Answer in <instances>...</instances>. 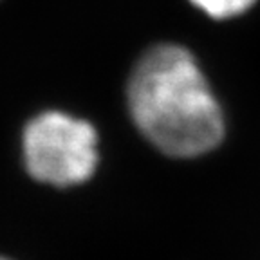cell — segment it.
<instances>
[{
    "mask_svg": "<svg viewBox=\"0 0 260 260\" xmlns=\"http://www.w3.org/2000/svg\"><path fill=\"white\" fill-rule=\"evenodd\" d=\"M128 107L141 134L167 155L206 154L224 136L219 103L195 58L179 45H157L138 61Z\"/></svg>",
    "mask_w": 260,
    "mask_h": 260,
    "instance_id": "1",
    "label": "cell"
},
{
    "mask_svg": "<svg viewBox=\"0 0 260 260\" xmlns=\"http://www.w3.org/2000/svg\"><path fill=\"white\" fill-rule=\"evenodd\" d=\"M27 172L42 183H85L98 165V136L90 123L63 112H44L24 130Z\"/></svg>",
    "mask_w": 260,
    "mask_h": 260,
    "instance_id": "2",
    "label": "cell"
},
{
    "mask_svg": "<svg viewBox=\"0 0 260 260\" xmlns=\"http://www.w3.org/2000/svg\"><path fill=\"white\" fill-rule=\"evenodd\" d=\"M190 2L213 18H232L248 11L255 4V0H190Z\"/></svg>",
    "mask_w": 260,
    "mask_h": 260,
    "instance_id": "3",
    "label": "cell"
},
{
    "mask_svg": "<svg viewBox=\"0 0 260 260\" xmlns=\"http://www.w3.org/2000/svg\"><path fill=\"white\" fill-rule=\"evenodd\" d=\"M0 260H8V258H0Z\"/></svg>",
    "mask_w": 260,
    "mask_h": 260,
    "instance_id": "4",
    "label": "cell"
}]
</instances>
